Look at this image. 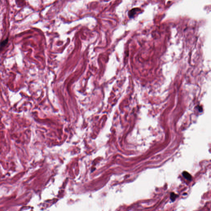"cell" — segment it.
<instances>
[{
	"label": "cell",
	"mask_w": 211,
	"mask_h": 211,
	"mask_svg": "<svg viewBox=\"0 0 211 211\" xmlns=\"http://www.w3.org/2000/svg\"><path fill=\"white\" fill-rule=\"evenodd\" d=\"M182 174L183 176L187 179L189 180V181H191V176L190 174H189L187 172V171H184L183 172Z\"/></svg>",
	"instance_id": "1"
},
{
	"label": "cell",
	"mask_w": 211,
	"mask_h": 211,
	"mask_svg": "<svg viewBox=\"0 0 211 211\" xmlns=\"http://www.w3.org/2000/svg\"><path fill=\"white\" fill-rule=\"evenodd\" d=\"M8 42V39H6L1 43L0 45V50L6 45Z\"/></svg>",
	"instance_id": "2"
},
{
	"label": "cell",
	"mask_w": 211,
	"mask_h": 211,
	"mask_svg": "<svg viewBox=\"0 0 211 211\" xmlns=\"http://www.w3.org/2000/svg\"><path fill=\"white\" fill-rule=\"evenodd\" d=\"M177 195H176L175 193H172L171 194V195H170V199L172 201H174L175 200L176 198L177 197Z\"/></svg>",
	"instance_id": "3"
}]
</instances>
